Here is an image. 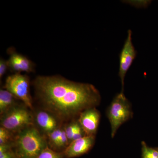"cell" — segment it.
<instances>
[{"instance_id":"obj_1","label":"cell","mask_w":158,"mask_h":158,"mask_svg":"<svg viewBox=\"0 0 158 158\" xmlns=\"http://www.w3.org/2000/svg\"><path fill=\"white\" fill-rule=\"evenodd\" d=\"M34 86L44 109L61 120H69L95 108L101 101L99 92L93 85L59 76L37 77Z\"/></svg>"},{"instance_id":"obj_2","label":"cell","mask_w":158,"mask_h":158,"mask_svg":"<svg viewBox=\"0 0 158 158\" xmlns=\"http://www.w3.org/2000/svg\"><path fill=\"white\" fill-rule=\"evenodd\" d=\"M44 138L34 127H28L19 134L16 144L19 158H37L46 146Z\"/></svg>"},{"instance_id":"obj_3","label":"cell","mask_w":158,"mask_h":158,"mask_svg":"<svg viewBox=\"0 0 158 158\" xmlns=\"http://www.w3.org/2000/svg\"><path fill=\"white\" fill-rule=\"evenodd\" d=\"M130 102L123 92L118 94L111 102L108 116L111 128V137L115 136L119 127L132 116Z\"/></svg>"},{"instance_id":"obj_4","label":"cell","mask_w":158,"mask_h":158,"mask_svg":"<svg viewBox=\"0 0 158 158\" xmlns=\"http://www.w3.org/2000/svg\"><path fill=\"white\" fill-rule=\"evenodd\" d=\"M5 88L14 95L15 98L23 102L32 109V99L30 92V79L26 75L14 73L7 77Z\"/></svg>"},{"instance_id":"obj_5","label":"cell","mask_w":158,"mask_h":158,"mask_svg":"<svg viewBox=\"0 0 158 158\" xmlns=\"http://www.w3.org/2000/svg\"><path fill=\"white\" fill-rule=\"evenodd\" d=\"M1 123L9 131H17L32 125V117L24 108L14 107L3 115Z\"/></svg>"},{"instance_id":"obj_6","label":"cell","mask_w":158,"mask_h":158,"mask_svg":"<svg viewBox=\"0 0 158 158\" xmlns=\"http://www.w3.org/2000/svg\"><path fill=\"white\" fill-rule=\"evenodd\" d=\"M137 56V51L135 49L132 41V31L129 30L127 32V38L119 54V66L118 76L121 81V92H123L124 80L128 70L132 64L133 61Z\"/></svg>"},{"instance_id":"obj_7","label":"cell","mask_w":158,"mask_h":158,"mask_svg":"<svg viewBox=\"0 0 158 158\" xmlns=\"http://www.w3.org/2000/svg\"><path fill=\"white\" fill-rule=\"evenodd\" d=\"M7 52L9 55L8 60L9 69L11 71L15 73H21V72L30 73L34 72L35 64L27 57L18 53L12 48L8 49Z\"/></svg>"},{"instance_id":"obj_8","label":"cell","mask_w":158,"mask_h":158,"mask_svg":"<svg viewBox=\"0 0 158 158\" xmlns=\"http://www.w3.org/2000/svg\"><path fill=\"white\" fill-rule=\"evenodd\" d=\"M100 118L99 112L95 108L85 110L80 115L79 123L86 136H94Z\"/></svg>"},{"instance_id":"obj_9","label":"cell","mask_w":158,"mask_h":158,"mask_svg":"<svg viewBox=\"0 0 158 158\" xmlns=\"http://www.w3.org/2000/svg\"><path fill=\"white\" fill-rule=\"evenodd\" d=\"M94 136H85L73 141L66 148L64 152L66 157L72 158L79 156L88 152L94 144Z\"/></svg>"},{"instance_id":"obj_10","label":"cell","mask_w":158,"mask_h":158,"mask_svg":"<svg viewBox=\"0 0 158 158\" xmlns=\"http://www.w3.org/2000/svg\"><path fill=\"white\" fill-rule=\"evenodd\" d=\"M36 119L40 127L48 133L57 129V121L55 116L48 112L40 111L36 115Z\"/></svg>"},{"instance_id":"obj_11","label":"cell","mask_w":158,"mask_h":158,"mask_svg":"<svg viewBox=\"0 0 158 158\" xmlns=\"http://www.w3.org/2000/svg\"><path fill=\"white\" fill-rule=\"evenodd\" d=\"M15 97L6 90H0V113L3 115L14 107Z\"/></svg>"},{"instance_id":"obj_12","label":"cell","mask_w":158,"mask_h":158,"mask_svg":"<svg viewBox=\"0 0 158 158\" xmlns=\"http://www.w3.org/2000/svg\"><path fill=\"white\" fill-rule=\"evenodd\" d=\"M63 155L61 153L54 151L47 146L37 158H63Z\"/></svg>"},{"instance_id":"obj_13","label":"cell","mask_w":158,"mask_h":158,"mask_svg":"<svg viewBox=\"0 0 158 158\" xmlns=\"http://www.w3.org/2000/svg\"><path fill=\"white\" fill-rule=\"evenodd\" d=\"M142 158H158V151L148 147L144 142H142Z\"/></svg>"},{"instance_id":"obj_14","label":"cell","mask_w":158,"mask_h":158,"mask_svg":"<svg viewBox=\"0 0 158 158\" xmlns=\"http://www.w3.org/2000/svg\"><path fill=\"white\" fill-rule=\"evenodd\" d=\"M61 132H62V130L57 128L51 132L48 133L49 138L51 142L54 145L57 147H58V144H59L60 136H61Z\"/></svg>"},{"instance_id":"obj_15","label":"cell","mask_w":158,"mask_h":158,"mask_svg":"<svg viewBox=\"0 0 158 158\" xmlns=\"http://www.w3.org/2000/svg\"><path fill=\"white\" fill-rule=\"evenodd\" d=\"M79 123H73L69 125L65 129V133H66V136L68 138V141H70L72 142V141L73 138L74 134L75 132Z\"/></svg>"},{"instance_id":"obj_16","label":"cell","mask_w":158,"mask_h":158,"mask_svg":"<svg viewBox=\"0 0 158 158\" xmlns=\"http://www.w3.org/2000/svg\"><path fill=\"white\" fill-rule=\"evenodd\" d=\"M9 138V131L1 127L0 128V145L6 144Z\"/></svg>"},{"instance_id":"obj_17","label":"cell","mask_w":158,"mask_h":158,"mask_svg":"<svg viewBox=\"0 0 158 158\" xmlns=\"http://www.w3.org/2000/svg\"><path fill=\"white\" fill-rule=\"evenodd\" d=\"M8 69H9V65L8 60H6L2 58H1L0 59V78L1 79L4 76Z\"/></svg>"},{"instance_id":"obj_18","label":"cell","mask_w":158,"mask_h":158,"mask_svg":"<svg viewBox=\"0 0 158 158\" xmlns=\"http://www.w3.org/2000/svg\"><path fill=\"white\" fill-rule=\"evenodd\" d=\"M0 158H13L9 152L8 145L6 144L0 145Z\"/></svg>"},{"instance_id":"obj_19","label":"cell","mask_w":158,"mask_h":158,"mask_svg":"<svg viewBox=\"0 0 158 158\" xmlns=\"http://www.w3.org/2000/svg\"><path fill=\"white\" fill-rule=\"evenodd\" d=\"M68 139L66 136L65 130H62L61 136L59 140L58 147L59 148L64 147L68 144Z\"/></svg>"},{"instance_id":"obj_20","label":"cell","mask_w":158,"mask_h":158,"mask_svg":"<svg viewBox=\"0 0 158 158\" xmlns=\"http://www.w3.org/2000/svg\"><path fill=\"white\" fill-rule=\"evenodd\" d=\"M83 131H83V129L81 127L79 123L77 127L76 130L74 134L72 142L73 141H75V140H78V139L84 137V136H83Z\"/></svg>"},{"instance_id":"obj_21","label":"cell","mask_w":158,"mask_h":158,"mask_svg":"<svg viewBox=\"0 0 158 158\" xmlns=\"http://www.w3.org/2000/svg\"><path fill=\"white\" fill-rule=\"evenodd\" d=\"M14 158H19L17 157L16 156Z\"/></svg>"}]
</instances>
